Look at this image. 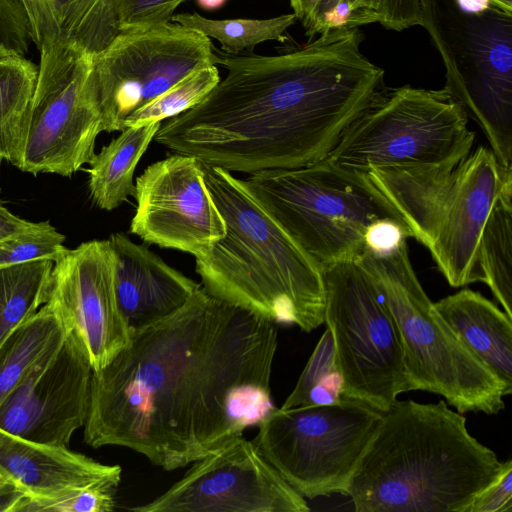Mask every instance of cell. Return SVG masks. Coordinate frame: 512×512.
<instances>
[{
	"mask_svg": "<svg viewBox=\"0 0 512 512\" xmlns=\"http://www.w3.org/2000/svg\"><path fill=\"white\" fill-rule=\"evenodd\" d=\"M324 323L334 342L343 398L390 410L409 383L399 330L373 278L358 260L321 269Z\"/></svg>",
	"mask_w": 512,
	"mask_h": 512,
	"instance_id": "10",
	"label": "cell"
},
{
	"mask_svg": "<svg viewBox=\"0 0 512 512\" xmlns=\"http://www.w3.org/2000/svg\"><path fill=\"white\" fill-rule=\"evenodd\" d=\"M64 241L65 236L44 221L36 230L0 241V267L41 259L56 262L70 250Z\"/></svg>",
	"mask_w": 512,
	"mask_h": 512,
	"instance_id": "30",
	"label": "cell"
},
{
	"mask_svg": "<svg viewBox=\"0 0 512 512\" xmlns=\"http://www.w3.org/2000/svg\"><path fill=\"white\" fill-rule=\"evenodd\" d=\"M26 497L23 491L0 479V512H19Z\"/></svg>",
	"mask_w": 512,
	"mask_h": 512,
	"instance_id": "40",
	"label": "cell"
},
{
	"mask_svg": "<svg viewBox=\"0 0 512 512\" xmlns=\"http://www.w3.org/2000/svg\"><path fill=\"white\" fill-rule=\"evenodd\" d=\"M187 0H117L119 32L169 24Z\"/></svg>",
	"mask_w": 512,
	"mask_h": 512,
	"instance_id": "32",
	"label": "cell"
},
{
	"mask_svg": "<svg viewBox=\"0 0 512 512\" xmlns=\"http://www.w3.org/2000/svg\"><path fill=\"white\" fill-rule=\"evenodd\" d=\"M503 467L446 401L396 400L383 413L346 496L357 512H468Z\"/></svg>",
	"mask_w": 512,
	"mask_h": 512,
	"instance_id": "3",
	"label": "cell"
},
{
	"mask_svg": "<svg viewBox=\"0 0 512 512\" xmlns=\"http://www.w3.org/2000/svg\"><path fill=\"white\" fill-rule=\"evenodd\" d=\"M212 64L210 39L180 24L120 31L93 56L104 131H122L134 111Z\"/></svg>",
	"mask_w": 512,
	"mask_h": 512,
	"instance_id": "13",
	"label": "cell"
},
{
	"mask_svg": "<svg viewBox=\"0 0 512 512\" xmlns=\"http://www.w3.org/2000/svg\"><path fill=\"white\" fill-rule=\"evenodd\" d=\"M42 222H30L11 213L0 200V241L8 237L33 231L43 225Z\"/></svg>",
	"mask_w": 512,
	"mask_h": 512,
	"instance_id": "39",
	"label": "cell"
},
{
	"mask_svg": "<svg viewBox=\"0 0 512 512\" xmlns=\"http://www.w3.org/2000/svg\"><path fill=\"white\" fill-rule=\"evenodd\" d=\"M31 42L30 25L19 0H0V45L25 55Z\"/></svg>",
	"mask_w": 512,
	"mask_h": 512,
	"instance_id": "33",
	"label": "cell"
},
{
	"mask_svg": "<svg viewBox=\"0 0 512 512\" xmlns=\"http://www.w3.org/2000/svg\"><path fill=\"white\" fill-rule=\"evenodd\" d=\"M161 126V122L126 127L90 161L88 187L99 208L113 210L133 194V176L138 162Z\"/></svg>",
	"mask_w": 512,
	"mask_h": 512,
	"instance_id": "22",
	"label": "cell"
},
{
	"mask_svg": "<svg viewBox=\"0 0 512 512\" xmlns=\"http://www.w3.org/2000/svg\"><path fill=\"white\" fill-rule=\"evenodd\" d=\"M277 345L275 323L200 287L92 371L84 440L131 449L166 471L194 463L275 409Z\"/></svg>",
	"mask_w": 512,
	"mask_h": 512,
	"instance_id": "1",
	"label": "cell"
},
{
	"mask_svg": "<svg viewBox=\"0 0 512 512\" xmlns=\"http://www.w3.org/2000/svg\"><path fill=\"white\" fill-rule=\"evenodd\" d=\"M468 512H512V460L504 462L497 478L474 499Z\"/></svg>",
	"mask_w": 512,
	"mask_h": 512,
	"instance_id": "35",
	"label": "cell"
},
{
	"mask_svg": "<svg viewBox=\"0 0 512 512\" xmlns=\"http://www.w3.org/2000/svg\"><path fill=\"white\" fill-rule=\"evenodd\" d=\"M359 28L333 29L274 56L231 55L206 97L168 119L154 139L173 153L228 171L291 169L324 160L385 87L361 52Z\"/></svg>",
	"mask_w": 512,
	"mask_h": 512,
	"instance_id": "2",
	"label": "cell"
},
{
	"mask_svg": "<svg viewBox=\"0 0 512 512\" xmlns=\"http://www.w3.org/2000/svg\"><path fill=\"white\" fill-rule=\"evenodd\" d=\"M108 240L115 257L116 298L131 333L170 316L201 287L125 234Z\"/></svg>",
	"mask_w": 512,
	"mask_h": 512,
	"instance_id": "18",
	"label": "cell"
},
{
	"mask_svg": "<svg viewBox=\"0 0 512 512\" xmlns=\"http://www.w3.org/2000/svg\"><path fill=\"white\" fill-rule=\"evenodd\" d=\"M53 263L41 259L0 267V345L47 303Z\"/></svg>",
	"mask_w": 512,
	"mask_h": 512,
	"instance_id": "25",
	"label": "cell"
},
{
	"mask_svg": "<svg viewBox=\"0 0 512 512\" xmlns=\"http://www.w3.org/2000/svg\"><path fill=\"white\" fill-rule=\"evenodd\" d=\"M295 21L293 13L269 19L214 20L198 13H180L172 17V22L216 39L221 44V51L231 55L251 50L262 42L284 41L286 30Z\"/></svg>",
	"mask_w": 512,
	"mask_h": 512,
	"instance_id": "27",
	"label": "cell"
},
{
	"mask_svg": "<svg viewBox=\"0 0 512 512\" xmlns=\"http://www.w3.org/2000/svg\"><path fill=\"white\" fill-rule=\"evenodd\" d=\"M491 2L495 8L512 14V0H491Z\"/></svg>",
	"mask_w": 512,
	"mask_h": 512,
	"instance_id": "42",
	"label": "cell"
},
{
	"mask_svg": "<svg viewBox=\"0 0 512 512\" xmlns=\"http://www.w3.org/2000/svg\"><path fill=\"white\" fill-rule=\"evenodd\" d=\"M20 170L71 176L95 156L104 131L93 56L74 41L40 48Z\"/></svg>",
	"mask_w": 512,
	"mask_h": 512,
	"instance_id": "12",
	"label": "cell"
},
{
	"mask_svg": "<svg viewBox=\"0 0 512 512\" xmlns=\"http://www.w3.org/2000/svg\"><path fill=\"white\" fill-rule=\"evenodd\" d=\"M357 260L397 325L409 390L441 395L461 414L503 410L504 384L434 309L411 265L407 241L383 255L364 250Z\"/></svg>",
	"mask_w": 512,
	"mask_h": 512,
	"instance_id": "7",
	"label": "cell"
},
{
	"mask_svg": "<svg viewBox=\"0 0 512 512\" xmlns=\"http://www.w3.org/2000/svg\"><path fill=\"white\" fill-rule=\"evenodd\" d=\"M382 417L383 412L348 398L335 404L275 408L258 425L253 442L302 496L347 495Z\"/></svg>",
	"mask_w": 512,
	"mask_h": 512,
	"instance_id": "11",
	"label": "cell"
},
{
	"mask_svg": "<svg viewBox=\"0 0 512 512\" xmlns=\"http://www.w3.org/2000/svg\"><path fill=\"white\" fill-rule=\"evenodd\" d=\"M445 89L384 87L350 123L328 159L371 168H452L470 153L475 134Z\"/></svg>",
	"mask_w": 512,
	"mask_h": 512,
	"instance_id": "8",
	"label": "cell"
},
{
	"mask_svg": "<svg viewBox=\"0 0 512 512\" xmlns=\"http://www.w3.org/2000/svg\"><path fill=\"white\" fill-rule=\"evenodd\" d=\"M32 42L74 41L92 55L119 33L117 0H19Z\"/></svg>",
	"mask_w": 512,
	"mask_h": 512,
	"instance_id": "21",
	"label": "cell"
},
{
	"mask_svg": "<svg viewBox=\"0 0 512 512\" xmlns=\"http://www.w3.org/2000/svg\"><path fill=\"white\" fill-rule=\"evenodd\" d=\"M121 467L73 451L29 441L0 429V479L30 498H53L87 487L118 489Z\"/></svg>",
	"mask_w": 512,
	"mask_h": 512,
	"instance_id": "19",
	"label": "cell"
},
{
	"mask_svg": "<svg viewBox=\"0 0 512 512\" xmlns=\"http://www.w3.org/2000/svg\"><path fill=\"white\" fill-rule=\"evenodd\" d=\"M71 330L54 307L45 303L0 345V403L49 351L59 348Z\"/></svg>",
	"mask_w": 512,
	"mask_h": 512,
	"instance_id": "24",
	"label": "cell"
},
{
	"mask_svg": "<svg viewBox=\"0 0 512 512\" xmlns=\"http://www.w3.org/2000/svg\"><path fill=\"white\" fill-rule=\"evenodd\" d=\"M197 4L204 10H216L222 7L227 0H196Z\"/></svg>",
	"mask_w": 512,
	"mask_h": 512,
	"instance_id": "41",
	"label": "cell"
},
{
	"mask_svg": "<svg viewBox=\"0 0 512 512\" xmlns=\"http://www.w3.org/2000/svg\"><path fill=\"white\" fill-rule=\"evenodd\" d=\"M484 283L512 318V186L498 197L484 226L479 248Z\"/></svg>",
	"mask_w": 512,
	"mask_h": 512,
	"instance_id": "26",
	"label": "cell"
},
{
	"mask_svg": "<svg viewBox=\"0 0 512 512\" xmlns=\"http://www.w3.org/2000/svg\"><path fill=\"white\" fill-rule=\"evenodd\" d=\"M431 253L451 287L484 282L481 235L500 194L512 186L483 146L452 168H371L365 172Z\"/></svg>",
	"mask_w": 512,
	"mask_h": 512,
	"instance_id": "5",
	"label": "cell"
},
{
	"mask_svg": "<svg viewBox=\"0 0 512 512\" xmlns=\"http://www.w3.org/2000/svg\"><path fill=\"white\" fill-rule=\"evenodd\" d=\"M117 489L87 487L53 498L26 497L19 512H108L114 510Z\"/></svg>",
	"mask_w": 512,
	"mask_h": 512,
	"instance_id": "31",
	"label": "cell"
},
{
	"mask_svg": "<svg viewBox=\"0 0 512 512\" xmlns=\"http://www.w3.org/2000/svg\"><path fill=\"white\" fill-rule=\"evenodd\" d=\"M458 338L512 392V318L482 294L470 289L433 303Z\"/></svg>",
	"mask_w": 512,
	"mask_h": 512,
	"instance_id": "20",
	"label": "cell"
},
{
	"mask_svg": "<svg viewBox=\"0 0 512 512\" xmlns=\"http://www.w3.org/2000/svg\"><path fill=\"white\" fill-rule=\"evenodd\" d=\"M114 271L109 240H91L69 250L51 272L47 303L80 339L93 371L110 363L131 339L118 306Z\"/></svg>",
	"mask_w": 512,
	"mask_h": 512,
	"instance_id": "17",
	"label": "cell"
},
{
	"mask_svg": "<svg viewBox=\"0 0 512 512\" xmlns=\"http://www.w3.org/2000/svg\"><path fill=\"white\" fill-rule=\"evenodd\" d=\"M382 3L383 0H341L327 19L323 33L379 23Z\"/></svg>",
	"mask_w": 512,
	"mask_h": 512,
	"instance_id": "34",
	"label": "cell"
},
{
	"mask_svg": "<svg viewBox=\"0 0 512 512\" xmlns=\"http://www.w3.org/2000/svg\"><path fill=\"white\" fill-rule=\"evenodd\" d=\"M130 232L144 242L194 255L225 235L224 220L204 182L199 159L173 153L137 177Z\"/></svg>",
	"mask_w": 512,
	"mask_h": 512,
	"instance_id": "15",
	"label": "cell"
},
{
	"mask_svg": "<svg viewBox=\"0 0 512 512\" xmlns=\"http://www.w3.org/2000/svg\"><path fill=\"white\" fill-rule=\"evenodd\" d=\"M243 182L320 269L358 259L366 229L374 222L391 220L410 234L365 172L328 158L299 168L258 171Z\"/></svg>",
	"mask_w": 512,
	"mask_h": 512,
	"instance_id": "6",
	"label": "cell"
},
{
	"mask_svg": "<svg viewBox=\"0 0 512 512\" xmlns=\"http://www.w3.org/2000/svg\"><path fill=\"white\" fill-rule=\"evenodd\" d=\"M225 235L195 257L211 295L273 323L311 332L324 323L321 269L262 207L243 180L199 160Z\"/></svg>",
	"mask_w": 512,
	"mask_h": 512,
	"instance_id": "4",
	"label": "cell"
},
{
	"mask_svg": "<svg viewBox=\"0 0 512 512\" xmlns=\"http://www.w3.org/2000/svg\"><path fill=\"white\" fill-rule=\"evenodd\" d=\"M92 371L85 347L71 330L0 403V429L32 442L68 447L88 415Z\"/></svg>",
	"mask_w": 512,
	"mask_h": 512,
	"instance_id": "16",
	"label": "cell"
},
{
	"mask_svg": "<svg viewBox=\"0 0 512 512\" xmlns=\"http://www.w3.org/2000/svg\"><path fill=\"white\" fill-rule=\"evenodd\" d=\"M341 389L333 337L327 327L281 408L339 403L343 400Z\"/></svg>",
	"mask_w": 512,
	"mask_h": 512,
	"instance_id": "28",
	"label": "cell"
},
{
	"mask_svg": "<svg viewBox=\"0 0 512 512\" xmlns=\"http://www.w3.org/2000/svg\"><path fill=\"white\" fill-rule=\"evenodd\" d=\"M38 67L0 45V161L20 169Z\"/></svg>",
	"mask_w": 512,
	"mask_h": 512,
	"instance_id": "23",
	"label": "cell"
},
{
	"mask_svg": "<svg viewBox=\"0 0 512 512\" xmlns=\"http://www.w3.org/2000/svg\"><path fill=\"white\" fill-rule=\"evenodd\" d=\"M137 512H308L305 499L264 458L253 441L237 436L197 460L186 474Z\"/></svg>",
	"mask_w": 512,
	"mask_h": 512,
	"instance_id": "14",
	"label": "cell"
},
{
	"mask_svg": "<svg viewBox=\"0 0 512 512\" xmlns=\"http://www.w3.org/2000/svg\"><path fill=\"white\" fill-rule=\"evenodd\" d=\"M446 68L444 88L512 168V14L462 9L455 0H423V25Z\"/></svg>",
	"mask_w": 512,
	"mask_h": 512,
	"instance_id": "9",
	"label": "cell"
},
{
	"mask_svg": "<svg viewBox=\"0 0 512 512\" xmlns=\"http://www.w3.org/2000/svg\"><path fill=\"white\" fill-rule=\"evenodd\" d=\"M341 0H290L293 14L305 29L306 36L313 39L324 31V26Z\"/></svg>",
	"mask_w": 512,
	"mask_h": 512,
	"instance_id": "37",
	"label": "cell"
},
{
	"mask_svg": "<svg viewBox=\"0 0 512 512\" xmlns=\"http://www.w3.org/2000/svg\"><path fill=\"white\" fill-rule=\"evenodd\" d=\"M219 80L215 64L191 73L130 114L124 121V128L161 122L189 110L201 102Z\"/></svg>",
	"mask_w": 512,
	"mask_h": 512,
	"instance_id": "29",
	"label": "cell"
},
{
	"mask_svg": "<svg viewBox=\"0 0 512 512\" xmlns=\"http://www.w3.org/2000/svg\"><path fill=\"white\" fill-rule=\"evenodd\" d=\"M379 23L394 31L422 26L423 0H383Z\"/></svg>",
	"mask_w": 512,
	"mask_h": 512,
	"instance_id": "36",
	"label": "cell"
},
{
	"mask_svg": "<svg viewBox=\"0 0 512 512\" xmlns=\"http://www.w3.org/2000/svg\"><path fill=\"white\" fill-rule=\"evenodd\" d=\"M410 234L400 224L391 220H380L372 223L365 232V250L383 255L395 250Z\"/></svg>",
	"mask_w": 512,
	"mask_h": 512,
	"instance_id": "38",
	"label": "cell"
}]
</instances>
